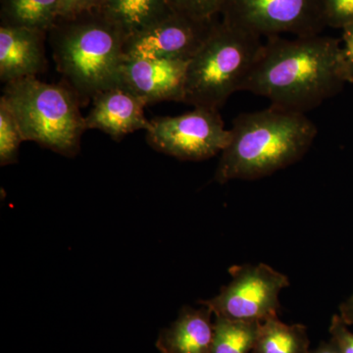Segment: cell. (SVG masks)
Listing matches in <instances>:
<instances>
[{"label":"cell","instance_id":"obj_15","mask_svg":"<svg viewBox=\"0 0 353 353\" xmlns=\"http://www.w3.org/2000/svg\"><path fill=\"white\" fill-rule=\"evenodd\" d=\"M61 0H0V25L50 31Z\"/></svg>","mask_w":353,"mask_h":353},{"label":"cell","instance_id":"obj_22","mask_svg":"<svg viewBox=\"0 0 353 353\" xmlns=\"http://www.w3.org/2000/svg\"><path fill=\"white\" fill-rule=\"evenodd\" d=\"M103 2L104 0H61L59 17L99 9Z\"/></svg>","mask_w":353,"mask_h":353},{"label":"cell","instance_id":"obj_6","mask_svg":"<svg viewBox=\"0 0 353 353\" xmlns=\"http://www.w3.org/2000/svg\"><path fill=\"white\" fill-rule=\"evenodd\" d=\"M229 272V284L199 304L215 317L230 320L264 322L278 317L281 292L290 285L287 276L265 263L234 265Z\"/></svg>","mask_w":353,"mask_h":353},{"label":"cell","instance_id":"obj_13","mask_svg":"<svg viewBox=\"0 0 353 353\" xmlns=\"http://www.w3.org/2000/svg\"><path fill=\"white\" fill-rule=\"evenodd\" d=\"M213 312L206 306H183L178 318L160 332L157 347L161 353H212Z\"/></svg>","mask_w":353,"mask_h":353},{"label":"cell","instance_id":"obj_8","mask_svg":"<svg viewBox=\"0 0 353 353\" xmlns=\"http://www.w3.org/2000/svg\"><path fill=\"white\" fill-rule=\"evenodd\" d=\"M182 115L150 121L146 141L153 150L185 161H202L221 154L230 141L219 110L194 108Z\"/></svg>","mask_w":353,"mask_h":353},{"label":"cell","instance_id":"obj_19","mask_svg":"<svg viewBox=\"0 0 353 353\" xmlns=\"http://www.w3.org/2000/svg\"><path fill=\"white\" fill-rule=\"evenodd\" d=\"M176 12L202 20L219 19L225 0H168Z\"/></svg>","mask_w":353,"mask_h":353},{"label":"cell","instance_id":"obj_1","mask_svg":"<svg viewBox=\"0 0 353 353\" xmlns=\"http://www.w3.org/2000/svg\"><path fill=\"white\" fill-rule=\"evenodd\" d=\"M353 83L339 41L321 34L267 38L243 90L306 113Z\"/></svg>","mask_w":353,"mask_h":353},{"label":"cell","instance_id":"obj_9","mask_svg":"<svg viewBox=\"0 0 353 353\" xmlns=\"http://www.w3.org/2000/svg\"><path fill=\"white\" fill-rule=\"evenodd\" d=\"M219 19H197L175 11L145 31L124 39V59L171 58L190 61Z\"/></svg>","mask_w":353,"mask_h":353},{"label":"cell","instance_id":"obj_10","mask_svg":"<svg viewBox=\"0 0 353 353\" xmlns=\"http://www.w3.org/2000/svg\"><path fill=\"white\" fill-rule=\"evenodd\" d=\"M189 60L132 58L123 60L118 87L146 104L183 102Z\"/></svg>","mask_w":353,"mask_h":353},{"label":"cell","instance_id":"obj_11","mask_svg":"<svg viewBox=\"0 0 353 353\" xmlns=\"http://www.w3.org/2000/svg\"><path fill=\"white\" fill-rule=\"evenodd\" d=\"M48 32L0 25V80L8 83L37 77L48 68Z\"/></svg>","mask_w":353,"mask_h":353},{"label":"cell","instance_id":"obj_25","mask_svg":"<svg viewBox=\"0 0 353 353\" xmlns=\"http://www.w3.org/2000/svg\"><path fill=\"white\" fill-rule=\"evenodd\" d=\"M309 353H341L333 341H323L315 350H310Z\"/></svg>","mask_w":353,"mask_h":353},{"label":"cell","instance_id":"obj_4","mask_svg":"<svg viewBox=\"0 0 353 353\" xmlns=\"http://www.w3.org/2000/svg\"><path fill=\"white\" fill-rule=\"evenodd\" d=\"M261 37L219 19L188 65L183 101L219 110L243 90L259 59Z\"/></svg>","mask_w":353,"mask_h":353},{"label":"cell","instance_id":"obj_12","mask_svg":"<svg viewBox=\"0 0 353 353\" xmlns=\"http://www.w3.org/2000/svg\"><path fill=\"white\" fill-rule=\"evenodd\" d=\"M143 99L121 87L103 90L92 99V108L85 117L87 130L97 129L119 141L127 134L150 127Z\"/></svg>","mask_w":353,"mask_h":353},{"label":"cell","instance_id":"obj_18","mask_svg":"<svg viewBox=\"0 0 353 353\" xmlns=\"http://www.w3.org/2000/svg\"><path fill=\"white\" fill-rule=\"evenodd\" d=\"M24 136L15 115L3 99H0V165L16 163Z\"/></svg>","mask_w":353,"mask_h":353},{"label":"cell","instance_id":"obj_5","mask_svg":"<svg viewBox=\"0 0 353 353\" xmlns=\"http://www.w3.org/2000/svg\"><path fill=\"white\" fill-rule=\"evenodd\" d=\"M2 99L15 115L25 141L67 157L80 152L85 128L82 102L64 82L48 83L36 77L6 83Z\"/></svg>","mask_w":353,"mask_h":353},{"label":"cell","instance_id":"obj_7","mask_svg":"<svg viewBox=\"0 0 353 353\" xmlns=\"http://www.w3.org/2000/svg\"><path fill=\"white\" fill-rule=\"evenodd\" d=\"M220 19L261 38L314 36L327 26L321 0H225Z\"/></svg>","mask_w":353,"mask_h":353},{"label":"cell","instance_id":"obj_2","mask_svg":"<svg viewBox=\"0 0 353 353\" xmlns=\"http://www.w3.org/2000/svg\"><path fill=\"white\" fill-rule=\"evenodd\" d=\"M221 153L215 182L252 181L296 163L310 150L318 130L305 113L270 106L234 120Z\"/></svg>","mask_w":353,"mask_h":353},{"label":"cell","instance_id":"obj_17","mask_svg":"<svg viewBox=\"0 0 353 353\" xmlns=\"http://www.w3.org/2000/svg\"><path fill=\"white\" fill-rule=\"evenodd\" d=\"M260 323L215 317L212 353L252 352Z\"/></svg>","mask_w":353,"mask_h":353},{"label":"cell","instance_id":"obj_21","mask_svg":"<svg viewBox=\"0 0 353 353\" xmlns=\"http://www.w3.org/2000/svg\"><path fill=\"white\" fill-rule=\"evenodd\" d=\"M348 327L340 315L334 314L332 317L329 328L331 340L341 353H353V333Z\"/></svg>","mask_w":353,"mask_h":353},{"label":"cell","instance_id":"obj_14","mask_svg":"<svg viewBox=\"0 0 353 353\" xmlns=\"http://www.w3.org/2000/svg\"><path fill=\"white\" fill-rule=\"evenodd\" d=\"M99 10L124 39L145 31L175 12L168 0H104Z\"/></svg>","mask_w":353,"mask_h":353},{"label":"cell","instance_id":"obj_3","mask_svg":"<svg viewBox=\"0 0 353 353\" xmlns=\"http://www.w3.org/2000/svg\"><path fill=\"white\" fill-rule=\"evenodd\" d=\"M48 39L58 72L82 105L118 87L124 37L99 9L58 17Z\"/></svg>","mask_w":353,"mask_h":353},{"label":"cell","instance_id":"obj_20","mask_svg":"<svg viewBox=\"0 0 353 353\" xmlns=\"http://www.w3.org/2000/svg\"><path fill=\"white\" fill-rule=\"evenodd\" d=\"M326 25L343 28L353 23V0H321Z\"/></svg>","mask_w":353,"mask_h":353},{"label":"cell","instance_id":"obj_24","mask_svg":"<svg viewBox=\"0 0 353 353\" xmlns=\"http://www.w3.org/2000/svg\"><path fill=\"white\" fill-rule=\"evenodd\" d=\"M340 315L343 321L347 325V326H352L353 325V290L352 294L341 304Z\"/></svg>","mask_w":353,"mask_h":353},{"label":"cell","instance_id":"obj_16","mask_svg":"<svg viewBox=\"0 0 353 353\" xmlns=\"http://www.w3.org/2000/svg\"><path fill=\"white\" fill-rule=\"evenodd\" d=\"M309 347L304 325H288L277 317L260 323L252 353H309Z\"/></svg>","mask_w":353,"mask_h":353},{"label":"cell","instance_id":"obj_23","mask_svg":"<svg viewBox=\"0 0 353 353\" xmlns=\"http://www.w3.org/2000/svg\"><path fill=\"white\" fill-rule=\"evenodd\" d=\"M343 46H341L343 57L348 71L353 77V23L343 28Z\"/></svg>","mask_w":353,"mask_h":353}]
</instances>
